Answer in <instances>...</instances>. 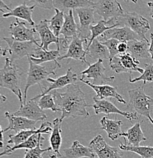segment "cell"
Here are the masks:
<instances>
[{
    "label": "cell",
    "mask_w": 153,
    "mask_h": 158,
    "mask_svg": "<svg viewBox=\"0 0 153 158\" xmlns=\"http://www.w3.org/2000/svg\"><path fill=\"white\" fill-rule=\"evenodd\" d=\"M92 8L105 21L122 17L126 13L117 0H95Z\"/></svg>",
    "instance_id": "7"
},
{
    "label": "cell",
    "mask_w": 153,
    "mask_h": 158,
    "mask_svg": "<svg viewBox=\"0 0 153 158\" xmlns=\"http://www.w3.org/2000/svg\"><path fill=\"white\" fill-rule=\"evenodd\" d=\"M3 40L7 43L9 48L2 49V56H6V55H10V59L12 62L24 56H33L37 49L40 47V44L18 41L12 37H4Z\"/></svg>",
    "instance_id": "5"
},
{
    "label": "cell",
    "mask_w": 153,
    "mask_h": 158,
    "mask_svg": "<svg viewBox=\"0 0 153 158\" xmlns=\"http://www.w3.org/2000/svg\"><path fill=\"white\" fill-rule=\"evenodd\" d=\"M39 106L43 110H51L54 113L60 111V109L57 106L54 100V98L51 93L47 94L44 95V96L41 97L37 101Z\"/></svg>",
    "instance_id": "36"
},
{
    "label": "cell",
    "mask_w": 153,
    "mask_h": 158,
    "mask_svg": "<svg viewBox=\"0 0 153 158\" xmlns=\"http://www.w3.org/2000/svg\"><path fill=\"white\" fill-rule=\"evenodd\" d=\"M29 69L28 72L27 80H26V85L24 87V103H26V98H27L28 90L31 86L35 85H40V82L44 79L48 78L50 75H57V69L60 68L57 63L53 65H37L34 63L30 59H28Z\"/></svg>",
    "instance_id": "4"
},
{
    "label": "cell",
    "mask_w": 153,
    "mask_h": 158,
    "mask_svg": "<svg viewBox=\"0 0 153 158\" xmlns=\"http://www.w3.org/2000/svg\"><path fill=\"white\" fill-rule=\"evenodd\" d=\"M54 98L57 106L62 112L60 119L72 117H88L89 113L87 111L85 95L76 84L67 86L65 92L60 93L57 90L50 92Z\"/></svg>",
    "instance_id": "1"
},
{
    "label": "cell",
    "mask_w": 153,
    "mask_h": 158,
    "mask_svg": "<svg viewBox=\"0 0 153 158\" xmlns=\"http://www.w3.org/2000/svg\"><path fill=\"white\" fill-rule=\"evenodd\" d=\"M91 1H92V2H95V0H91Z\"/></svg>",
    "instance_id": "49"
},
{
    "label": "cell",
    "mask_w": 153,
    "mask_h": 158,
    "mask_svg": "<svg viewBox=\"0 0 153 158\" xmlns=\"http://www.w3.org/2000/svg\"><path fill=\"white\" fill-rule=\"evenodd\" d=\"M100 123L101 125V129L106 131L110 139L115 141L121 137V134L123 133L121 130L123 122L121 120H118L117 117L115 119H110L104 116L101 118Z\"/></svg>",
    "instance_id": "25"
},
{
    "label": "cell",
    "mask_w": 153,
    "mask_h": 158,
    "mask_svg": "<svg viewBox=\"0 0 153 158\" xmlns=\"http://www.w3.org/2000/svg\"><path fill=\"white\" fill-rule=\"evenodd\" d=\"M125 2H132L133 3H136L137 2V0H123Z\"/></svg>",
    "instance_id": "46"
},
{
    "label": "cell",
    "mask_w": 153,
    "mask_h": 158,
    "mask_svg": "<svg viewBox=\"0 0 153 158\" xmlns=\"http://www.w3.org/2000/svg\"><path fill=\"white\" fill-rule=\"evenodd\" d=\"M42 138L43 137L42 135H41V134H35L34 135L31 136V138H29L27 141L21 143V144H19V145L13 146L12 148L9 147V146H6V149L0 154V156H1V157H3V156L11 155V154H12L13 151L19 149H34V148L37 147V144H39V142H40V141Z\"/></svg>",
    "instance_id": "33"
},
{
    "label": "cell",
    "mask_w": 153,
    "mask_h": 158,
    "mask_svg": "<svg viewBox=\"0 0 153 158\" xmlns=\"http://www.w3.org/2000/svg\"><path fill=\"white\" fill-rule=\"evenodd\" d=\"M9 30L11 37L18 41L33 42L37 44H39L38 42L40 41V40L36 39V35L37 34L36 29L34 27H27L25 23L19 21V19H16L15 22L11 24Z\"/></svg>",
    "instance_id": "13"
},
{
    "label": "cell",
    "mask_w": 153,
    "mask_h": 158,
    "mask_svg": "<svg viewBox=\"0 0 153 158\" xmlns=\"http://www.w3.org/2000/svg\"><path fill=\"white\" fill-rule=\"evenodd\" d=\"M83 44H85L88 46V40L82 39L79 37H73L70 46H69L66 53L65 55L59 57L57 61H61L66 59H73L77 61H81V62L87 64L89 66L91 64L86 60L87 51L84 49Z\"/></svg>",
    "instance_id": "15"
},
{
    "label": "cell",
    "mask_w": 153,
    "mask_h": 158,
    "mask_svg": "<svg viewBox=\"0 0 153 158\" xmlns=\"http://www.w3.org/2000/svg\"><path fill=\"white\" fill-rule=\"evenodd\" d=\"M105 69L104 65V62L102 59H99L95 63L90 65L88 68L85 71L82 72L81 75L82 77L81 78L85 79V78L93 80L94 85H104V84L111 83L114 81V76H108L105 74Z\"/></svg>",
    "instance_id": "9"
},
{
    "label": "cell",
    "mask_w": 153,
    "mask_h": 158,
    "mask_svg": "<svg viewBox=\"0 0 153 158\" xmlns=\"http://www.w3.org/2000/svg\"><path fill=\"white\" fill-rule=\"evenodd\" d=\"M85 50L87 51V55L93 59L104 60L110 59V52L108 47L104 45L98 38L94 40L91 46Z\"/></svg>",
    "instance_id": "31"
},
{
    "label": "cell",
    "mask_w": 153,
    "mask_h": 158,
    "mask_svg": "<svg viewBox=\"0 0 153 158\" xmlns=\"http://www.w3.org/2000/svg\"><path fill=\"white\" fill-rule=\"evenodd\" d=\"M121 137L125 138V144L133 147H138L142 141H146L147 139L142 131L141 123L139 122L133 125L126 132H123Z\"/></svg>",
    "instance_id": "24"
},
{
    "label": "cell",
    "mask_w": 153,
    "mask_h": 158,
    "mask_svg": "<svg viewBox=\"0 0 153 158\" xmlns=\"http://www.w3.org/2000/svg\"><path fill=\"white\" fill-rule=\"evenodd\" d=\"M79 81L93 89L96 93V96L95 98L98 100H104L105 98H113L119 103L126 104V101L118 93L117 88L116 87H113L108 85H95L88 81H85V79L82 78H80Z\"/></svg>",
    "instance_id": "18"
},
{
    "label": "cell",
    "mask_w": 153,
    "mask_h": 158,
    "mask_svg": "<svg viewBox=\"0 0 153 158\" xmlns=\"http://www.w3.org/2000/svg\"><path fill=\"white\" fill-rule=\"evenodd\" d=\"M109 65L111 69L113 72L117 74L123 73V72H137L139 73H143L144 69L139 67V61L133 56L130 53L126 52L123 55H118L110 59Z\"/></svg>",
    "instance_id": "8"
},
{
    "label": "cell",
    "mask_w": 153,
    "mask_h": 158,
    "mask_svg": "<svg viewBox=\"0 0 153 158\" xmlns=\"http://www.w3.org/2000/svg\"><path fill=\"white\" fill-rule=\"evenodd\" d=\"M118 52H119L120 55H123V54L126 53L128 51V44L127 43L124 42H120L119 45H118Z\"/></svg>",
    "instance_id": "41"
},
{
    "label": "cell",
    "mask_w": 153,
    "mask_h": 158,
    "mask_svg": "<svg viewBox=\"0 0 153 158\" xmlns=\"http://www.w3.org/2000/svg\"><path fill=\"white\" fill-rule=\"evenodd\" d=\"M54 9H58L64 12H69L70 10H75L81 8L93 7L94 2L91 0H53Z\"/></svg>",
    "instance_id": "26"
},
{
    "label": "cell",
    "mask_w": 153,
    "mask_h": 158,
    "mask_svg": "<svg viewBox=\"0 0 153 158\" xmlns=\"http://www.w3.org/2000/svg\"><path fill=\"white\" fill-rule=\"evenodd\" d=\"M73 10H70L68 13L65 14V21L62 26L60 35L64 38H73L79 37V26L75 23L73 15Z\"/></svg>",
    "instance_id": "29"
},
{
    "label": "cell",
    "mask_w": 153,
    "mask_h": 158,
    "mask_svg": "<svg viewBox=\"0 0 153 158\" xmlns=\"http://www.w3.org/2000/svg\"><path fill=\"white\" fill-rule=\"evenodd\" d=\"M62 120L60 119V118H57L53 120V131L50 137V147L52 148L53 152L60 157H61L62 156L60 153V147L62 144Z\"/></svg>",
    "instance_id": "30"
},
{
    "label": "cell",
    "mask_w": 153,
    "mask_h": 158,
    "mask_svg": "<svg viewBox=\"0 0 153 158\" xmlns=\"http://www.w3.org/2000/svg\"><path fill=\"white\" fill-rule=\"evenodd\" d=\"M89 147L98 158H122L123 155L121 148L109 145L101 135L95 136L91 140Z\"/></svg>",
    "instance_id": "10"
},
{
    "label": "cell",
    "mask_w": 153,
    "mask_h": 158,
    "mask_svg": "<svg viewBox=\"0 0 153 158\" xmlns=\"http://www.w3.org/2000/svg\"><path fill=\"white\" fill-rule=\"evenodd\" d=\"M118 27H128L139 35L141 40H147L146 34L150 30V24L147 19L136 12H126L122 17L117 19Z\"/></svg>",
    "instance_id": "6"
},
{
    "label": "cell",
    "mask_w": 153,
    "mask_h": 158,
    "mask_svg": "<svg viewBox=\"0 0 153 158\" xmlns=\"http://www.w3.org/2000/svg\"><path fill=\"white\" fill-rule=\"evenodd\" d=\"M150 38H151V42H150V47H149V53H150L151 58H152V61L153 62V32L151 33L150 34Z\"/></svg>",
    "instance_id": "42"
},
{
    "label": "cell",
    "mask_w": 153,
    "mask_h": 158,
    "mask_svg": "<svg viewBox=\"0 0 153 158\" xmlns=\"http://www.w3.org/2000/svg\"><path fill=\"white\" fill-rule=\"evenodd\" d=\"M55 9V15L50 20H48L49 26L51 31L54 34V35L57 37H60V32L62 26H63L64 21H65V14L64 11L58 9Z\"/></svg>",
    "instance_id": "34"
},
{
    "label": "cell",
    "mask_w": 153,
    "mask_h": 158,
    "mask_svg": "<svg viewBox=\"0 0 153 158\" xmlns=\"http://www.w3.org/2000/svg\"><path fill=\"white\" fill-rule=\"evenodd\" d=\"M0 131H1V140H0V141H1V146H0V147L3 148V137H4V131H3V129L2 128L1 126H0Z\"/></svg>",
    "instance_id": "44"
},
{
    "label": "cell",
    "mask_w": 153,
    "mask_h": 158,
    "mask_svg": "<svg viewBox=\"0 0 153 158\" xmlns=\"http://www.w3.org/2000/svg\"><path fill=\"white\" fill-rule=\"evenodd\" d=\"M62 152H63V154H62L61 158L95 157V153L91 148L82 145L78 141H74L70 148L62 150Z\"/></svg>",
    "instance_id": "22"
},
{
    "label": "cell",
    "mask_w": 153,
    "mask_h": 158,
    "mask_svg": "<svg viewBox=\"0 0 153 158\" xmlns=\"http://www.w3.org/2000/svg\"><path fill=\"white\" fill-rule=\"evenodd\" d=\"M13 115L36 122L44 121L47 117L44 110L39 106L36 100H31L24 103L23 106H20L17 111L13 113Z\"/></svg>",
    "instance_id": "16"
},
{
    "label": "cell",
    "mask_w": 153,
    "mask_h": 158,
    "mask_svg": "<svg viewBox=\"0 0 153 158\" xmlns=\"http://www.w3.org/2000/svg\"></svg>",
    "instance_id": "50"
},
{
    "label": "cell",
    "mask_w": 153,
    "mask_h": 158,
    "mask_svg": "<svg viewBox=\"0 0 153 158\" xmlns=\"http://www.w3.org/2000/svg\"><path fill=\"white\" fill-rule=\"evenodd\" d=\"M5 118H7L9 121V126L3 130L4 132L9 130H12L17 134L21 131L36 129V123H37L36 121H33L21 116H14L13 113H10L9 112H6Z\"/></svg>",
    "instance_id": "20"
},
{
    "label": "cell",
    "mask_w": 153,
    "mask_h": 158,
    "mask_svg": "<svg viewBox=\"0 0 153 158\" xmlns=\"http://www.w3.org/2000/svg\"><path fill=\"white\" fill-rule=\"evenodd\" d=\"M44 140H45V138L43 137L37 147L34 148V149L25 150V155H24V158H43L44 154H45L47 151H50L51 150H53L51 147L46 148V149H42L40 148Z\"/></svg>",
    "instance_id": "38"
},
{
    "label": "cell",
    "mask_w": 153,
    "mask_h": 158,
    "mask_svg": "<svg viewBox=\"0 0 153 158\" xmlns=\"http://www.w3.org/2000/svg\"><path fill=\"white\" fill-rule=\"evenodd\" d=\"M53 128L52 124L50 122H45L43 123L37 129L34 130H25L21 131L20 132L17 133L16 135H9V140L8 141V144H14L15 146H17L21 143L27 141L29 138L35 134H50L52 133Z\"/></svg>",
    "instance_id": "21"
},
{
    "label": "cell",
    "mask_w": 153,
    "mask_h": 158,
    "mask_svg": "<svg viewBox=\"0 0 153 158\" xmlns=\"http://www.w3.org/2000/svg\"><path fill=\"white\" fill-rule=\"evenodd\" d=\"M119 148L121 151H130L135 153L140 156L142 158H153V147L152 146H133L127 145L126 144H121Z\"/></svg>",
    "instance_id": "35"
},
{
    "label": "cell",
    "mask_w": 153,
    "mask_h": 158,
    "mask_svg": "<svg viewBox=\"0 0 153 158\" xmlns=\"http://www.w3.org/2000/svg\"><path fill=\"white\" fill-rule=\"evenodd\" d=\"M145 85L146 84L143 83L141 87L128 91L130 102L127 108H132L136 114L145 116L153 124V118L151 116L153 108V98L146 94Z\"/></svg>",
    "instance_id": "3"
},
{
    "label": "cell",
    "mask_w": 153,
    "mask_h": 158,
    "mask_svg": "<svg viewBox=\"0 0 153 158\" xmlns=\"http://www.w3.org/2000/svg\"><path fill=\"white\" fill-rule=\"evenodd\" d=\"M3 8H5V9H6L7 10H9V11H11V9H10V8L8 7L7 5L5 4L4 2H3V0H1V4H0V9H1V10H2Z\"/></svg>",
    "instance_id": "43"
},
{
    "label": "cell",
    "mask_w": 153,
    "mask_h": 158,
    "mask_svg": "<svg viewBox=\"0 0 153 158\" xmlns=\"http://www.w3.org/2000/svg\"><path fill=\"white\" fill-rule=\"evenodd\" d=\"M127 44L128 52L138 60L139 59H148L151 56L149 51L150 43L148 40H132L128 42Z\"/></svg>",
    "instance_id": "23"
},
{
    "label": "cell",
    "mask_w": 153,
    "mask_h": 158,
    "mask_svg": "<svg viewBox=\"0 0 153 158\" xmlns=\"http://www.w3.org/2000/svg\"><path fill=\"white\" fill-rule=\"evenodd\" d=\"M79 80V79L78 78L77 74L72 72V68L69 69L68 70L66 71L65 75H62V76L59 77V78H57V79H53L50 78H47V81L48 82H50V85L47 87H46V88L41 89L40 94L34 97V98L31 99V100H37V99L40 98L41 97L50 93L53 90H57V89L62 88H64V87H67L70 85L75 84V82L78 81Z\"/></svg>",
    "instance_id": "11"
},
{
    "label": "cell",
    "mask_w": 153,
    "mask_h": 158,
    "mask_svg": "<svg viewBox=\"0 0 153 158\" xmlns=\"http://www.w3.org/2000/svg\"><path fill=\"white\" fill-rule=\"evenodd\" d=\"M24 3H33V6H37L44 9H54L53 0H24Z\"/></svg>",
    "instance_id": "40"
},
{
    "label": "cell",
    "mask_w": 153,
    "mask_h": 158,
    "mask_svg": "<svg viewBox=\"0 0 153 158\" xmlns=\"http://www.w3.org/2000/svg\"><path fill=\"white\" fill-rule=\"evenodd\" d=\"M35 6H28L24 2V4L17 6L14 9H11L9 12L4 13L2 15L3 18L15 17L16 19H21L27 21L31 26H34V21L32 19V13L34 11Z\"/></svg>",
    "instance_id": "28"
},
{
    "label": "cell",
    "mask_w": 153,
    "mask_h": 158,
    "mask_svg": "<svg viewBox=\"0 0 153 158\" xmlns=\"http://www.w3.org/2000/svg\"><path fill=\"white\" fill-rule=\"evenodd\" d=\"M22 71L13 63L10 58L6 57L4 66L0 70V87L10 90L17 96L21 106L24 104V97L21 90V76Z\"/></svg>",
    "instance_id": "2"
},
{
    "label": "cell",
    "mask_w": 153,
    "mask_h": 158,
    "mask_svg": "<svg viewBox=\"0 0 153 158\" xmlns=\"http://www.w3.org/2000/svg\"><path fill=\"white\" fill-rule=\"evenodd\" d=\"M50 158H58V156H57L56 154H50Z\"/></svg>",
    "instance_id": "48"
},
{
    "label": "cell",
    "mask_w": 153,
    "mask_h": 158,
    "mask_svg": "<svg viewBox=\"0 0 153 158\" xmlns=\"http://www.w3.org/2000/svg\"><path fill=\"white\" fill-rule=\"evenodd\" d=\"M114 27H118V25L117 24V19H111L108 21H105L104 20H101V21L97 23L96 25H91V27H90L91 32V38L88 41V44L85 49H87L91 46L94 40L98 38L99 36H101L105 31H108L110 29H113Z\"/></svg>",
    "instance_id": "32"
},
{
    "label": "cell",
    "mask_w": 153,
    "mask_h": 158,
    "mask_svg": "<svg viewBox=\"0 0 153 158\" xmlns=\"http://www.w3.org/2000/svg\"><path fill=\"white\" fill-rule=\"evenodd\" d=\"M6 100H7V98H6V97H4V96H3V95H1V101L2 102L6 101Z\"/></svg>",
    "instance_id": "47"
},
{
    "label": "cell",
    "mask_w": 153,
    "mask_h": 158,
    "mask_svg": "<svg viewBox=\"0 0 153 158\" xmlns=\"http://www.w3.org/2000/svg\"><path fill=\"white\" fill-rule=\"evenodd\" d=\"M143 81V83L146 84V82L153 81V62L149 64H146L144 68V72L139 77L136 78H132L130 77L129 81L130 83H136L137 81Z\"/></svg>",
    "instance_id": "37"
},
{
    "label": "cell",
    "mask_w": 153,
    "mask_h": 158,
    "mask_svg": "<svg viewBox=\"0 0 153 158\" xmlns=\"http://www.w3.org/2000/svg\"><path fill=\"white\" fill-rule=\"evenodd\" d=\"M61 55H60V52L59 49L45 51L41 49L40 47H39L37 49L35 53L34 54V56H28V59H30L34 63L37 64V65H40L41 63H44V62H46L53 61L61 68V65L57 61V59Z\"/></svg>",
    "instance_id": "27"
},
{
    "label": "cell",
    "mask_w": 153,
    "mask_h": 158,
    "mask_svg": "<svg viewBox=\"0 0 153 158\" xmlns=\"http://www.w3.org/2000/svg\"><path fill=\"white\" fill-rule=\"evenodd\" d=\"M37 34L40 36V48L45 51H49V46L50 44H56L57 48L60 46L61 37H57L54 35L49 26L48 20L45 19L41 21L39 24L34 27Z\"/></svg>",
    "instance_id": "19"
},
{
    "label": "cell",
    "mask_w": 153,
    "mask_h": 158,
    "mask_svg": "<svg viewBox=\"0 0 153 158\" xmlns=\"http://www.w3.org/2000/svg\"><path fill=\"white\" fill-rule=\"evenodd\" d=\"M79 20V37L89 41L91 36L90 27L95 23V10L92 7L81 8L75 10Z\"/></svg>",
    "instance_id": "12"
},
{
    "label": "cell",
    "mask_w": 153,
    "mask_h": 158,
    "mask_svg": "<svg viewBox=\"0 0 153 158\" xmlns=\"http://www.w3.org/2000/svg\"><path fill=\"white\" fill-rule=\"evenodd\" d=\"M111 39H115L120 42L128 43L132 40H140V37H139L136 32L131 30L128 27H114L113 29H110L105 31L101 36V42Z\"/></svg>",
    "instance_id": "17"
},
{
    "label": "cell",
    "mask_w": 153,
    "mask_h": 158,
    "mask_svg": "<svg viewBox=\"0 0 153 158\" xmlns=\"http://www.w3.org/2000/svg\"><path fill=\"white\" fill-rule=\"evenodd\" d=\"M102 44L104 46H106L108 47V50L110 52V59H113V57L117 56L120 55L119 52H118V45L120 44V41L117 40L115 39H111L108 40H105L104 42H101Z\"/></svg>",
    "instance_id": "39"
},
{
    "label": "cell",
    "mask_w": 153,
    "mask_h": 158,
    "mask_svg": "<svg viewBox=\"0 0 153 158\" xmlns=\"http://www.w3.org/2000/svg\"><path fill=\"white\" fill-rule=\"evenodd\" d=\"M147 5H148V6L150 8L151 10H152V13H151V17H152V19H153V1L152 2H149L147 3Z\"/></svg>",
    "instance_id": "45"
},
{
    "label": "cell",
    "mask_w": 153,
    "mask_h": 158,
    "mask_svg": "<svg viewBox=\"0 0 153 158\" xmlns=\"http://www.w3.org/2000/svg\"><path fill=\"white\" fill-rule=\"evenodd\" d=\"M93 100L95 102V104L89 105V106L94 108L95 113L96 115L100 114V113H104L106 115L112 114V113L116 115H121V116L126 117L131 123H132L133 119H137L138 118V116L136 113L122 111V110H119L113 103H111L109 100H98L95 97H94Z\"/></svg>",
    "instance_id": "14"
}]
</instances>
